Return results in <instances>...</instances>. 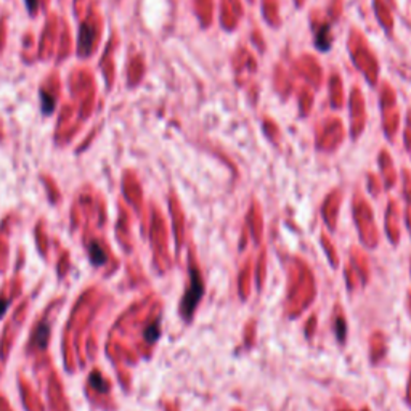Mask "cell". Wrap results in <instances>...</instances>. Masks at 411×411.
Instances as JSON below:
<instances>
[{
	"label": "cell",
	"instance_id": "obj_1",
	"mask_svg": "<svg viewBox=\"0 0 411 411\" xmlns=\"http://www.w3.org/2000/svg\"><path fill=\"white\" fill-rule=\"evenodd\" d=\"M316 296V285L307 262L299 257H291L287 262V289H286V314L289 318H297Z\"/></svg>",
	"mask_w": 411,
	"mask_h": 411
},
{
	"label": "cell",
	"instance_id": "obj_2",
	"mask_svg": "<svg viewBox=\"0 0 411 411\" xmlns=\"http://www.w3.org/2000/svg\"><path fill=\"white\" fill-rule=\"evenodd\" d=\"M188 277H190V283L185 292H183L180 307H179L180 316L187 323L193 320L194 312L198 309L201 299L206 292V283H204V278H202V272L198 265V262H196V255L193 253V249L190 251V255H188Z\"/></svg>",
	"mask_w": 411,
	"mask_h": 411
},
{
	"label": "cell",
	"instance_id": "obj_3",
	"mask_svg": "<svg viewBox=\"0 0 411 411\" xmlns=\"http://www.w3.org/2000/svg\"><path fill=\"white\" fill-rule=\"evenodd\" d=\"M353 211V219L355 223H357V230L360 235V241L363 243V246L368 249H374L378 246V228L374 225V216H373V209L368 202L361 198V196H357L353 201L352 206Z\"/></svg>",
	"mask_w": 411,
	"mask_h": 411
},
{
	"label": "cell",
	"instance_id": "obj_4",
	"mask_svg": "<svg viewBox=\"0 0 411 411\" xmlns=\"http://www.w3.org/2000/svg\"><path fill=\"white\" fill-rule=\"evenodd\" d=\"M341 201H342V194H339V191L334 190L333 193H329L326 196V199H324L323 206H321V217H323L324 223H326V226L331 231L336 230Z\"/></svg>",
	"mask_w": 411,
	"mask_h": 411
},
{
	"label": "cell",
	"instance_id": "obj_5",
	"mask_svg": "<svg viewBox=\"0 0 411 411\" xmlns=\"http://www.w3.org/2000/svg\"><path fill=\"white\" fill-rule=\"evenodd\" d=\"M398 217H400V206L397 201H389V206L385 209V233L389 241L397 246L400 241V226H398Z\"/></svg>",
	"mask_w": 411,
	"mask_h": 411
},
{
	"label": "cell",
	"instance_id": "obj_6",
	"mask_svg": "<svg viewBox=\"0 0 411 411\" xmlns=\"http://www.w3.org/2000/svg\"><path fill=\"white\" fill-rule=\"evenodd\" d=\"M246 223H248V228L251 231V236H253L254 243L259 244L262 241L263 219H262L260 206L257 204L255 201L249 206V211H248V216H246Z\"/></svg>",
	"mask_w": 411,
	"mask_h": 411
},
{
	"label": "cell",
	"instance_id": "obj_7",
	"mask_svg": "<svg viewBox=\"0 0 411 411\" xmlns=\"http://www.w3.org/2000/svg\"><path fill=\"white\" fill-rule=\"evenodd\" d=\"M370 361L373 365L382 361L385 353H387V339H385V334L382 331H374V333L370 336Z\"/></svg>",
	"mask_w": 411,
	"mask_h": 411
},
{
	"label": "cell",
	"instance_id": "obj_8",
	"mask_svg": "<svg viewBox=\"0 0 411 411\" xmlns=\"http://www.w3.org/2000/svg\"><path fill=\"white\" fill-rule=\"evenodd\" d=\"M350 267L353 268V272L358 275L361 285L363 286L368 285V281H370V267H368V259H366V255L357 248H352V251H350Z\"/></svg>",
	"mask_w": 411,
	"mask_h": 411
},
{
	"label": "cell",
	"instance_id": "obj_9",
	"mask_svg": "<svg viewBox=\"0 0 411 411\" xmlns=\"http://www.w3.org/2000/svg\"><path fill=\"white\" fill-rule=\"evenodd\" d=\"M333 329L336 334V339L339 346H344L347 341V316L344 312V307L341 304H336L333 309Z\"/></svg>",
	"mask_w": 411,
	"mask_h": 411
},
{
	"label": "cell",
	"instance_id": "obj_10",
	"mask_svg": "<svg viewBox=\"0 0 411 411\" xmlns=\"http://www.w3.org/2000/svg\"><path fill=\"white\" fill-rule=\"evenodd\" d=\"M251 275H253V260L248 259L238 273V292L241 300H246L251 294Z\"/></svg>",
	"mask_w": 411,
	"mask_h": 411
},
{
	"label": "cell",
	"instance_id": "obj_11",
	"mask_svg": "<svg viewBox=\"0 0 411 411\" xmlns=\"http://www.w3.org/2000/svg\"><path fill=\"white\" fill-rule=\"evenodd\" d=\"M265 277H267V249L263 248L259 254V260L255 265V285L257 291L262 292L263 286H265Z\"/></svg>",
	"mask_w": 411,
	"mask_h": 411
},
{
	"label": "cell",
	"instance_id": "obj_12",
	"mask_svg": "<svg viewBox=\"0 0 411 411\" xmlns=\"http://www.w3.org/2000/svg\"><path fill=\"white\" fill-rule=\"evenodd\" d=\"M320 243H321V248L324 249V254H326V257H328V262H329L331 268L337 270V268H339V257H337V253H336V248H334L333 241H331L329 236L324 231L320 233Z\"/></svg>",
	"mask_w": 411,
	"mask_h": 411
},
{
	"label": "cell",
	"instance_id": "obj_13",
	"mask_svg": "<svg viewBox=\"0 0 411 411\" xmlns=\"http://www.w3.org/2000/svg\"><path fill=\"white\" fill-rule=\"evenodd\" d=\"M243 339H244V347L246 348H253L255 346V339H257V320L255 318L248 320L246 326H244V331H243Z\"/></svg>",
	"mask_w": 411,
	"mask_h": 411
},
{
	"label": "cell",
	"instance_id": "obj_14",
	"mask_svg": "<svg viewBox=\"0 0 411 411\" xmlns=\"http://www.w3.org/2000/svg\"><path fill=\"white\" fill-rule=\"evenodd\" d=\"M48 334H50V329H48V324L47 323H40L37 329H35V334L32 337L34 344L39 346L40 348H44L47 346V341H48Z\"/></svg>",
	"mask_w": 411,
	"mask_h": 411
},
{
	"label": "cell",
	"instance_id": "obj_15",
	"mask_svg": "<svg viewBox=\"0 0 411 411\" xmlns=\"http://www.w3.org/2000/svg\"><path fill=\"white\" fill-rule=\"evenodd\" d=\"M344 275H346V283H347V287H348V291H355V287H357V283L361 285V281L358 278V275L353 272V268L350 267V263L348 265H346L344 268Z\"/></svg>",
	"mask_w": 411,
	"mask_h": 411
},
{
	"label": "cell",
	"instance_id": "obj_16",
	"mask_svg": "<svg viewBox=\"0 0 411 411\" xmlns=\"http://www.w3.org/2000/svg\"><path fill=\"white\" fill-rule=\"evenodd\" d=\"M159 336H161V328H159V320L153 321L148 328L145 331V339L148 344H153V342H156L159 339Z\"/></svg>",
	"mask_w": 411,
	"mask_h": 411
},
{
	"label": "cell",
	"instance_id": "obj_17",
	"mask_svg": "<svg viewBox=\"0 0 411 411\" xmlns=\"http://www.w3.org/2000/svg\"><path fill=\"white\" fill-rule=\"evenodd\" d=\"M90 259H92V262L95 263V265H101V263L106 260V255L103 254L101 248L98 246L96 243H92L90 244Z\"/></svg>",
	"mask_w": 411,
	"mask_h": 411
},
{
	"label": "cell",
	"instance_id": "obj_18",
	"mask_svg": "<svg viewBox=\"0 0 411 411\" xmlns=\"http://www.w3.org/2000/svg\"><path fill=\"white\" fill-rule=\"evenodd\" d=\"M316 324H318V315H312L309 320H307L305 323V329H304V334L307 339H312L314 337V334L316 333Z\"/></svg>",
	"mask_w": 411,
	"mask_h": 411
},
{
	"label": "cell",
	"instance_id": "obj_19",
	"mask_svg": "<svg viewBox=\"0 0 411 411\" xmlns=\"http://www.w3.org/2000/svg\"><path fill=\"white\" fill-rule=\"evenodd\" d=\"M90 384L94 385L95 389H98V390H103V389L106 390V385L103 384L101 378H100V374H98V373H94V374H92V378H90Z\"/></svg>",
	"mask_w": 411,
	"mask_h": 411
},
{
	"label": "cell",
	"instance_id": "obj_20",
	"mask_svg": "<svg viewBox=\"0 0 411 411\" xmlns=\"http://www.w3.org/2000/svg\"><path fill=\"white\" fill-rule=\"evenodd\" d=\"M405 222H407V228H408L410 235H411V207H408L407 214H405Z\"/></svg>",
	"mask_w": 411,
	"mask_h": 411
},
{
	"label": "cell",
	"instance_id": "obj_21",
	"mask_svg": "<svg viewBox=\"0 0 411 411\" xmlns=\"http://www.w3.org/2000/svg\"><path fill=\"white\" fill-rule=\"evenodd\" d=\"M407 400L411 407V370H410V379H408V389H407Z\"/></svg>",
	"mask_w": 411,
	"mask_h": 411
},
{
	"label": "cell",
	"instance_id": "obj_22",
	"mask_svg": "<svg viewBox=\"0 0 411 411\" xmlns=\"http://www.w3.org/2000/svg\"><path fill=\"white\" fill-rule=\"evenodd\" d=\"M407 307H408V312L411 314V289L407 292Z\"/></svg>",
	"mask_w": 411,
	"mask_h": 411
},
{
	"label": "cell",
	"instance_id": "obj_23",
	"mask_svg": "<svg viewBox=\"0 0 411 411\" xmlns=\"http://www.w3.org/2000/svg\"><path fill=\"white\" fill-rule=\"evenodd\" d=\"M7 305H8V302H5V300H2V307H0V316L3 315V312H5V309H7Z\"/></svg>",
	"mask_w": 411,
	"mask_h": 411
},
{
	"label": "cell",
	"instance_id": "obj_24",
	"mask_svg": "<svg viewBox=\"0 0 411 411\" xmlns=\"http://www.w3.org/2000/svg\"><path fill=\"white\" fill-rule=\"evenodd\" d=\"M336 411H352L350 408H347V407H341V408H337Z\"/></svg>",
	"mask_w": 411,
	"mask_h": 411
},
{
	"label": "cell",
	"instance_id": "obj_25",
	"mask_svg": "<svg viewBox=\"0 0 411 411\" xmlns=\"http://www.w3.org/2000/svg\"><path fill=\"white\" fill-rule=\"evenodd\" d=\"M361 411H371V410L368 408V407H363V408H361Z\"/></svg>",
	"mask_w": 411,
	"mask_h": 411
},
{
	"label": "cell",
	"instance_id": "obj_26",
	"mask_svg": "<svg viewBox=\"0 0 411 411\" xmlns=\"http://www.w3.org/2000/svg\"><path fill=\"white\" fill-rule=\"evenodd\" d=\"M231 411H243V410H239V408H235V410H231Z\"/></svg>",
	"mask_w": 411,
	"mask_h": 411
},
{
	"label": "cell",
	"instance_id": "obj_27",
	"mask_svg": "<svg viewBox=\"0 0 411 411\" xmlns=\"http://www.w3.org/2000/svg\"><path fill=\"white\" fill-rule=\"evenodd\" d=\"M410 270H411V257H410Z\"/></svg>",
	"mask_w": 411,
	"mask_h": 411
}]
</instances>
